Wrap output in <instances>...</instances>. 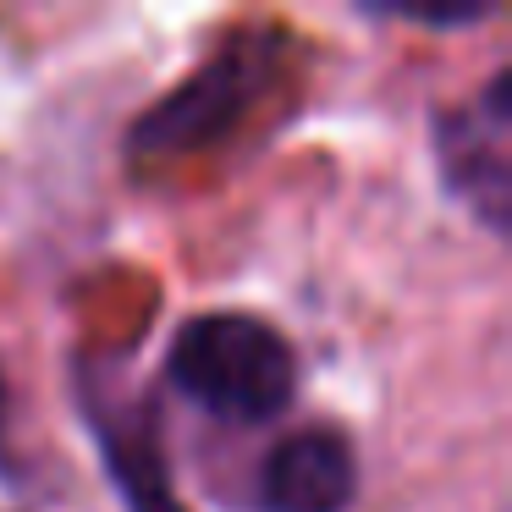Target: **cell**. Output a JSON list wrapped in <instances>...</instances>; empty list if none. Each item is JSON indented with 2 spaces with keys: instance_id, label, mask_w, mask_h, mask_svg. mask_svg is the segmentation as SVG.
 <instances>
[{
  "instance_id": "obj_2",
  "label": "cell",
  "mask_w": 512,
  "mask_h": 512,
  "mask_svg": "<svg viewBox=\"0 0 512 512\" xmlns=\"http://www.w3.org/2000/svg\"><path fill=\"white\" fill-rule=\"evenodd\" d=\"M507 133H512V78L496 72L479 105L441 116L435 133V155H441V177L485 226L507 232L512 210V166H507Z\"/></svg>"
},
{
  "instance_id": "obj_3",
  "label": "cell",
  "mask_w": 512,
  "mask_h": 512,
  "mask_svg": "<svg viewBox=\"0 0 512 512\" xmlns=\"http://www.w3.org/2000/svg\"><path fill=\"white\" fill-rule=\"evenodd\" d=\"M358 463L342 430H298L270 446L259 468V512H347Z\"/></svg>"
},
{
  "instance_id": "obj_4",
  "label": "cell",
  "mask_w": 512,
  "mask_h": 512,
  "mask_svg": "<svg viewBox=\"0 0 512 512\" xmlns=\"http://www.w3.org/2000/svg\"><path fill=\"white\" fill-rule=\"evenodd\" d=\"M248 100H254V67H248V56H221V61H210L199 78L182 83L166 105H155V111L138 122L133 144L160 149V155L215 144V138L248 111Z\"/></svg>"
},
{
  "instance_id": "obj_1",
  "label": "cell",
  "mask_w": 512,
  "mask_h": 512,
  "mask_svg": "<svg viewBox=\"0 0 512 512\" xmlns=\"http://www.w3.org/2000/svg\"><path fill=\"white\" fill-rule=\"evenodd\" d=\"M171 380L215 419L259 424L292 402L298 364L276 325L226 309L199 314L171 336Z\"/></svg>"
},
{
  "instance_id": "obj_5",
  "label": "cell",
  "mask_w": 512,
  "mask_h": 512,
  "mask_svg": "<svg viewBox=\"0 0 512 512\" xmlns=\"http://www.w3.org/2000/svg\"><path fill=\"white\" fill-rule=\"evenodd\" d=\"M0 419H6V386H0Z\"/></svg>"
}]
</instances>
